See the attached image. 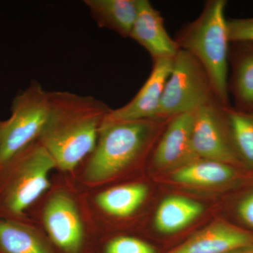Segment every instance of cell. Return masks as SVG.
I'll use <instances>...</instances> for the list:
<instances>
[{
    "mask_svg": "<svg viewBox=\"0 0 253 253\" xmlns=\"http://www.w3.org/2000/svg\"><path fill=\"white\" fill-rule=\"evenodd\" d=\"M229 253H253V243Z\"/></svg>",
    "mask_w": 253,
    "mask_h": 253,
    "instance_id": "cell-23",
    "label": "cell"
},
{
    "mask_svg": "<svg viewBox=\"0 0 253 253\" xmlns=\"http://www.w3.org/2000/svg\"><path fill=\"white\" fill-rule=\"evenodd\" d=\"M85 190V189H84ZM88 206L99 232L126 224L140 212L149 195L144 181H124L85 190Z\"/></svg>",
    "mask_w": 253,
    "mask_h": 253,
    "instance_id": "cell-8",
    "label": "cell"
},
{
    "mask_svg": "<svg viewBox=\"0 0 253 253\" xmlns=\"http://www.w3.org/2000/svg\"><path fill=\"white\" fill-rule=\"evenodd\" d=\"M84 3L100 28L116 32L122 38H129L139 0H85Z\"/></svg>",
    "mask_w": 253,
    "mask_h": 253,
    "instance_id": "cell-16",
    "label": "cell"
},
{
    "mask_svg": "<svg viewBox=\"0 0 253 253\" xmlns=\"http://www.w3.org/2000/svg\"><path fill=\"white\" fill-rule=\"evenodd\" d=\"M173 60L154 61L149 78L135 96L122 107L111 109L104 121H140L157 118L165 86L172 71Z\"/></svg>",
    "mask_w": 253,
    "mask_h": 253,
    "instance_id": "cell-11",
    "label": "cell"
},
{
    "mask_svg": "<svg viewBox=\"0 0 253 253\" xmlns=\"http://www.w3.org/2000/svg\"><path fill=\"white\" fill-rule=\"evenodd\" d=\"M28 216L44 233L56 253H92L99 231L85 190L72 176L57 172Z\"/></svg>",
    "mask_w": 253,
    "mask_h": 253,
    "instance_id": "cell-3",
    "label": "cell"
},
{
    "mask_svg": "<svg viewBox=\"0 0 253 253\" xmlns=\"http://www.w3.org/2000/svg\"><path fill=\"white\" fill-rule=\"evenodd\" d=\"M49 91L32 81L13 99L11 116L3 121L0 141V168L18 153L38 141L49 116Z\"/></svg>",
    "mask_w": 253,
    "mask_h": 253,
    "instance_id": "cell-6",
    "label": "cell"
},
{
    "mask_svg": "<svg viewBox=\"0 0 253 253\" xmlns=\"http://www.w3.org/2000/svg\"><path fill=\"white\" fill-rule=\"evenodd\" d=\"M238 212L241 219L253 228V193L240 203Z\"/></svg>",
    "mask_w": 253,
    "mask_h": 253,
    "instance_id": "cell-22",
    "label": "cell"
},
{
    "mask_svg": "<svg viewBox=\"0 0 253 253\" xmlns=\"http://www.w3.org/2000/svg\"><path fill=\"white\" fill-rule=\"evenodd\" d=\"M54 161L38 141L0 168V217L28 219V212L51 185Z\"/></svg>",
    "mask_w": 253,
    "mask_h": 253,
    "instance_id": "cell-5",
    "label": "cell"
},
{
    "mask_svg": "<svg viewBox=\"0 0 253 253\" xmlns=\"http://www.w3.org/2000/svg\"><path fill=\"white\" fill-rule=\"evenodd\" d=\"M92 253H157L142 238L126 233L99 232Z\"/></svg>",
    "mask_w": 253,
    "mask_h": 253,
    "instance_id": "cell-20",
    "label": "cell"
},
{
    "mask_svg": "<svg viewBox=\"0 0 253 253\" xmlns=\"http://www.w3.org/2000/svg\"><path fill=\"white\" fill-rule=\"evenodd\" d=\"M49 116L38 141L57 172L73 176L92 152L111 109L101 100L56 91L49 92Z\"/></svg>",
    "mask_w": 253,
    "mask_h": 253,
    "instance_id": "cell-1",
    "label": "cell"
},
{
    "mask_svg": "<svg viewBox=\"0 0 253 253\" xmlns=\"http://www.w3.org/2000/svg\"><path fill=\"white\" fill-rule=\"evenodd\" d=\"M3 121H0V141H1V130H2Z\"/></svg>",
    "mask_w": 253,
    "mask_h": 253,
    "instance_id": "cell-24",
    "label": "cell"
},
{
    "mask_svg": "<svg viewBox=\"0 0 253 253\" xmlns=\"http://www.w3.org/2000/svg\"><path fill=\"white\" fill-rule=\"evenodd\" d=\"M170 119L104 121L94 149L72 177L85 190L117 183L140 164Z\"/></svg>",
    "mask_w": 253,
    "mask_h": 253,
    "instance_id": "cell-2",
    "label": "cell"
},
{
    "mask_svg": "<svg viewBox=\"0 0 253 253\" xmlns=\"http://www.w3.org/2000/svg\"><path fill=\"white\" fill-rule=\"evenodd\" d=\"M129 38L144 47L154 61L174 59L179 47L168 34L161 13L148 0H139Z\"/></svg>",
    "mask_w": 253,
    "mask_h": 253,
    "instance_id": "cell-12",
    "label": "cell"
},
{
    "mask_svg": "<svg viewBox=\"0 0 253 253\" xmlns=\"http://www.w3.org/2000/svg\"><path fill=\"white\" fill-rule=\"evenodd\" d=\"M226 0H209L201 14L178 31L174 38L179 49L194 56L211 78L214 94L230 106L228 91L230 46Z\"/></svg>",
    "mask_w": 253,
    "mask_h": 253,
    "instance_id": "cell-4",
    "label": "cell"
},
{
    "mask_svg": "<svg viewBox=\"0 0 253 253\" xmlns=\"http://www.w3.org/2000/svg\"><path fill=\"white\" fill-rule=\"evenodd\" d=\"M0 253H56L44 233L28 219L0 217Z\"/></svg>",
    "mask_w": 253,
    "mask_h": 253,
    "instance_id": "cell-15",
    "label": "cell"
},
{
    "mask_svg": "<svg viewBox=\"0 0 253 253\" xmlns=\"http://www.w3.org/2000/svg\"><path fill=\"white\" fill-rule=\"evenodd\" d=\"M236 173L231 165L199 159L178 168L172 179L185 185L199 186H219L233 180Z\"/></svg>",
    "mask_w": 253,
    "mask_h": 253,
    "instance_id": "cell-18",
    "label": "cell"
},
{
    "mask_svg": "<svg viewBox=\"0 0 253 253\" xmlns=\"http://www.w3.org/2000/svg\"><path fill=\"white\" fill-rule=\"evenodd\" d=\"M230 42H253V17L227 19Z\"/></svg>",
    "mask_w": 253,
    "mask_h": 253,
    "instance_id": "cell-21",
    "label": "cell"
},
{
    "mask_svg": "<svg viewBox=\"0 0 253 253\" xmlns=\"http://www.w3.org/2000/svg\"><path fill=\"white\" fill-rule=\"evenodd\" d=\"M253 243V236L249 233L217 221L167 253H229Z\"/></svg>",
    "mask_w": 253,
    "mask_h": 253,
    "instance_id": "cell-13",
    "label": "cell"
},
{
    "mask_svg": "<svg viewBox=\"0 0 253 253\" xmlns=\"http://www.w3.org/2000/svg\"><path fill=\"white\" fill-rule=\"evenodd\" d=\"M227 107L216 98L195 111L191 144L199 159L231 166L241 163L231 135Z\"/></svg>",
    "mask_w": 253,
    "mask_h": 253,
    "instance_id": "cell-9",
    "label": "cell"
},
{
    "mask_svg": "<svg viewBox=\"0 0 253 253\" xmlns=\"http://www.w3.org/2000/svg\"><path fill=\"white\" fill-rule=\"evenodd\" d=\"M231 135L240 161L253 168V111L227 107Z\"/></svg>",
    "mask_w": 253,
    "mask_h": 253,
    "instance_id": "cell-19",
    "label": "cell"
},
{
    "mask_svg": "<svg viewBox=\"0 0 253 253\" xmlns=\"http://www.w3.org/2000/svg\"><path fill=\"white\" fill-rule=\"evenodd\" d=\"M194 118V112L169 120L151 154V164L156 169L181 168L199 160L191 144Z\"/></svg>",
    "mask_w": 253,
    "mask_h": 253,
    "instance_id": "cell-10",
    "label": "cell"
},
{
    "mask_svg": "<svg viewBox=\"0 0 253 253\" xmlns=\"http://www.w3.org/2000/svg\"><path fill=\"white\" fill-rule=\"evenodd\" d=\"M228 91L239 111H253V42H231Z\"/></svg>",
    "mask_w": 253,
    "mask_h": 253,
    "instance_id": "cell-14",
    "label": "cell"
},
{
    "mask_svg": "<svg viewBox=\"0 0 253 253\" xmlns=\"http://www.w3.org/2000/svg\"><path fill=\"white\" fill-rule=\"evenodd\" d=\"M216 98L204 66L189 52L179 49L173 60L157 118H172L194 113Z\"/></svg>",
    "mask_w": 253,
    "mask_h": 253,
    "instance_id": "cell-7",
    "label": "cell"
},
{
    "mask_svg": "<svg viewBox=\"0 0 253 253\" xmlns=\"http://www.w3.org/2000/svg\"><path fill=\"white\" fill-rule=\"evenodd\" d=\"M203 212L204 206L194 200L183 196H168L155 213L154 226L161 234H174L189 225Z\"/></svg>",
    "mask_w": 253,
    "mask_h": 253,
    "instance_id": "cell-17",
    "label": "cell"
}]
</instances>
